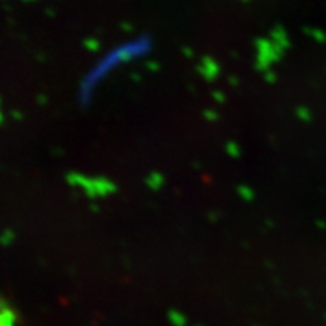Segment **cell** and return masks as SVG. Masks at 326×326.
I'll list each match as a JSON object with an SVG mask.
<instances>
[{
	"label": "cell",
	"instance_id": "7a4b0ae2",
	"mask_svg": "<svg viewBox=\"0 0 326 326\" xmlns=\"http://www.w3.org/2000/svg\"><path fill=\"white\" fill-rule=\"evenodd\" d=\"M168 319H169V322H171L172 326H188V317L181 311L171 310L168 313Z\"/></svg>",
	"mask_w": 326,
	"mask_h": 326
},
{
	"label": "cell",
	"instance_id": "6da1fadb",
	"mask_svg": "<svg viewBox=\"0 0 326 326\" xmlns=\"http://www.w3.org/2000/svg\"><path fill=\"white\" fill-rule=\"evenodd\" d=\"M18 316L14 308L6 307L5 310L0 311V326H17Z\"/></svg>",
	"mask_w": 326,
	"mask_h": 326
},
{
	"label": "cell",
	"instance_id": "3957f363",
	"mask_svg": "<svg viewBox=\"0 0 326 326\" xmlns=\"http://www.w3.org/2000/svg\"><path fill=\"white\" fill-rule=\"evenodd\" d=\"M15 240V232L12 229H3L0 232V246H9Z\"/></svg>",
	"mask_w": 326,
	"mask_h": 326
},
{
	"label": "cell",
	"instance_id": "277c9868",
	"mask_svg": "<svg viewBox=\"0 0 326 326\" xmlns=\"http://www.w3.org/2000/svg\"><path fill=\"white\" fill-rule=\"evenodd\" d=\"M6 307H9V305H8V300H6L3 296H0V311H2V310H5Z\"/></svg>",
	"mask_w": 326,
	"mask_h": 326
}]
</instances>
